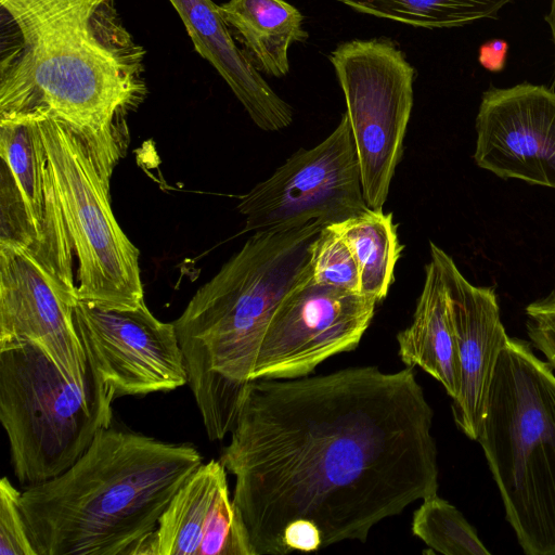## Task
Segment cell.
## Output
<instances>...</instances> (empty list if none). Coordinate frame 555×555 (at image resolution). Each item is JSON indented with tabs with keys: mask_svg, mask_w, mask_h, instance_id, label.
<instances>
[{
	"mask_svg": "<svg viewBox=\"0 0 555 555\" xmlns=\"http://www.w3.org/2000/svg\"><path fill=\"white\" fill-rule=\"evenodd\" d=\"M429 244L430 257L439 263L448 287L457 346L460 389L452 402V415L457 428L477 440L494 371L509 336L501 321L494 289L468 282L444 250Z\"/></svg>",
	"mask_w": 555,
	"mask_h": 555,
	"instance_id": "cell-15",
	"label": "cell"
},
{
	"mask_svg": "<svg viewBox=\"0 0 555 555\" xmlns=\"http://www.w3.org/2000/svg\"><path fill=\"white\" fill-rule=\"evenodd\" d=\"M508 49L509 46L504 39L488 40L479 47L478 61L489 72H502L506 66Z\"/></svg>",
	"mask_w": 555,
	"mask_h": 555,
	"instance_id": "cell-26",
	"label": "cell"
},
{
	"mask_svg": "<svg viewBox=\"0 0 555 555\" xmlns=\"http://www.w3.org/2000/svg\"><path fill=\"white\" fill-rule=\"evenodd\" d=\"M412 518V532L444 555H490L463 514L438 494L422 500Z\"/></svg>",
	"mask_w": 555,
	"mask_h": 555,
	"instance_id": "cell-22",
	"label": "cell"
},
{
	"mask_svg": "<svg viewBox=\"0 0 555 555\" xmlns=\"http://www.w3.org/2000/svg\"><path fill=\"white\" fill-rule=\"evenodd\" d=\"M21 494L8 477L0 481V555H37L21 509Z\"/></svg>",
	"mask_w": 555,
	"mask_h": 555,
	"instance_id": "cell-24",
	"label": "cell"
},
{
	"mask_svg": "<svg viewBox=\"0 0 555 555\" xmlns=\"http://www.w3.org/2000/svg\"><path fill=\"white\" fill-rule=\"evenodd\" d=\"M225 470L210 460L179 488L158 520L154 555H254Z\"/></svg>",
	"mask_w": 555,
	"mask_h": 555,
	"instance_id": "cell-16",
	"label": "cell"
},
{
	"mask_svg": "<svg viewBox=\"0 0 555 555\" xmlns=\"http://www.w3.org/2000/svg\"><path fill=\"white\" fill-rule=\"evenodd\" d=\"M73 311L88 370L116 399L188 384L173 322L158 320L145 301L135 309L119 310L77 300Z\"/></svg>",
	"mask_w": 555,
	"mask_h": 555,
	"instance_id": "cell-12",
	"label": "cell"
},
{
	"mask_svg": "<svg viewBox=\"0 0 555 555\" xmlns=\"http://www.w3.org/2000/svg\"><path fill=\"white\" fill-rule=\"evenodd\" d=\"M244 231L295 228L311 221L332 225L365 212L361 171L346 113L312 149H300L236 206Z\"/></svg>",
	"mask_w": 555,
	"mask_h": 555,
	"instance_id": "cell-9",
	"label": "cell"
},
{
	"mask_svg": "<svg viewBox=\"0 0 555 555\" xmlns=\"http://www.w3.org/2000/svg\"><path fill=\"white\" fill-rule=\"evenodd\" d=\"M545 22L547 23L550 30H551V36H552L553 46H554V56H555V0H551L548 13L545 15ZM554 65H555V61H554Z\"/></svg>",
	"mask_w": 555,
	"mask_h": 555,
	"instance_id": "cell-27",
	"label": "cell"
},
{
	"mask_svg": "<svg viewBox=\"0 0 555 555\" xmlns=\"http://www.w3.org/2000/svg\"><path fill=\"white\" fill-rule=\"evenodd\" d=\"M330 61L345 95L364 199L380 210L402 156L414 68L389 39L343 42Z\"/></svg>",
	"mask_w": 555,
	"mask_h": 555,
	"instance_id": "cell-8",
	"label": "cell"
},
{
	"mask_svg": "<svg viewBox=\"0 0 555 555\" xmlns=\"http://www.w3.org/2000/svg\"><path fill=\"white\" fill-rule=\"evenodd\" d=\"M377 302L361 293L317 283L310 267L274 310L257 351L251 379L309 376L328 358L356 349Z\"/></svg>",
	"mask_w": 555,
	"mask_h": 555,
	"instance_id": "cell-11",
	"label": "cell"
},
{
	"mask_svg": "<svg viewBox=\"0 0 555 555\" xmlns=\"http://www.w3.org/2000/svg\"><path fill=\"white\" fill-rule=\"evenodd\" d=\"M327 227L349 245L359 267L361 293L383 300L395 280V268L402 251L392 214L370 208Z\"/></svg>",
	"mask_w": 555,
	"mask_h": 555,
	"instance_id": "cell-20",
	"label": "cell"
},
{
	"mask_svg": "<svg viewBox=\"0 0 555 555\" xmlns=\"http://www.w3.org/2000/svg\"><path fill=\"white\" fill-rule=\"evenodd\" d=\"M117 0H0V119L52 117L86 140L111 181L126 116L147 94L146 51Z\"/></svg>",
	"mask_w": 555,
	"mask_h": 555,
	"instance_id": "cell-2",
	"label": "cell"
},
{
	"mask_svg": "<svg viewBox=\"0 0 555 555\" xmlns=\"http://www.w3.org/2000/svg\"><path fill=\"white\" fill-rule=\"evenodd\" d=\"M434 412L414 367L356 366L245 385L220 462L254 555H282L306 520L322 547L364 542L385 518L438 491Z\"/></svg>",
	"mask_w": 555,
	"mask_h": 555,
	"instance_id": "cell-1",
	"label": "cell"
},
{
	"mask_svg": "<svg viewBox=\"0 0 555 555\" xmlns=\"http://www.w3.org/2000/svg\"><path fill=\"white\" fill-rule=\"evenodd\" d=\"M527 334L555 370V288L545 297L530 302L526 309Z\"/></svg>",
	"mask_w": 555,
	"mask_h": 555,
	"instance_id": "cell-25",
	"label": "cell"
},
{
	"mask_svg": "<svg viewBox=\"0 0 555 555\" xmlns=\"http://www.w3.org/2000/svg\"><path fill=\"white\" fill-rule=\"evenodd\" d=\"M219 11L256 67L269 76H286L289 47L309 37L302 14L285 0H228Z\"/></svg>",
	"mask_w": 555,
	"mask_h": 555,
	"instance_id": "cell-19",
	"label": "cell"
},
{
	"mask_svg": "<svg viewBox=\"0 0 555 555\" xmlns=\"http://www.w3.org/2000/svg\"><path fill=\"white\" fill-rule=\"evenodd\" d=\"M0 243L34 256L77 296L75 253L35 118L0 119Z\"/></svg>",
	"mask_w": 555,
	"mask_h": 555,
	"instance_id": "cell-10",
	"label": "cell"
},
{
	"mask_svg": "<svg viewBox=\"0 0 555 555\" xmlns=\"http://www.w3.org/2000/svg\"><path fill=\"white\" fill-rule=\"evenodd\" d=\"M310 267L317 283L361 293L357 260L346 241L331 227H323L312 243Z\"/></svg>",
	"mask_w": 555,
	"mask_h": 555,
	"instance_id": "cell-23",
	"label": "cell"
},
{
	"mask_svg": "<svg viewBox=\"0 0 555 555\" xmlns=\"http://www.w3.org/2000/svg\"><path fill=\"white\" fill-rule=\"evenodd\" d=\"M398 354L406 366H420L437 379L451 399L460 389V363L446 280L430 257L411 324L397 335Z\"/></svg>",
	"mask_w": 555,
	"mask_h": 555,
	"instance_id": "cell-18",
	"label": "cell"
},
{
	"mask_svg": "<svg viewBox=\"0 0 555 555\" xmlns=\"http://www.w3.org/2000/svg\"><path fill=\"white\" fill-rule=\"evenodd\" d=\"M322 228L311 221L255 232L173 321L199 411L221 399L230 380L251 379L267 325L308 274L312 243Z\"/></svg>",
	"mask_w": 555,
	"mask_h": 555,
	"instance_id": "cell-4",
	"label": "cell"
},
{
	"mask_svg": "<svg viewBox=\"0 0 555 555\" xmlns=\"http://www.w3.org/2000/svg\"><path fill=\"white\" fill-rule=\"evenodd\" d=\"M202 464L192 443L101 429L67 470L22 492L37 555H142L171 499Z\"/></svg>",
	"mask_w": 555,
	"mask_h": 555,
	"instance_id": "cell-3",
	"label": "cell"
},
{
	"mask_svg": "<svg viewBox=\"0 0 555 555\" xmlns=\"http://www.w3.org/2000/svg\"><path fill=\"white\" fill-rule=\"evenodd\" d=\"M476 441L524 553L555 555V374L524 339L500 354Z\"/></svg>",
	"mask_w": 555,
	"mask_h": 555,
	"instance_id": "cell-5",
	"label": "cell"
},
{
	"mask_svg": "<svg viewBox=\"0 0 555 555\" xmlns=\"http://www.w3.org/2000/svg\"><path fill=\"white\" fill-rule=\"evenodd\" d=\"M77 300L30 250L0 243V348L36 345L69 379L88 386L92 374L74 320Z\"/></svg>",
	"mask_w": 555,
	"mask_h": 555,
	"instance_id": "cell-13",
	"label": "cell"
},
{
	"mask_svg": "<svg viewBox=\"0 0 555 555\" xmlns=\"http://www.w3.org/2000/svg\"><path fill=\"white\" fill-rule=\"evenodd\" d=\"M179 14L195 51L219 73L254 124L279 131L293 121V108L261 76L241 50L211 0H169Z\"/></svg>",
	"mask_w": 555,
	"mask_h": 555,
	"instance_id": "cell-17",
	"label": "cell"
},
{
	"mask_svg": "<svg viewBox=\"0 0 555 555\" xmlns=\"http://www.w3.org/2000/svg\"><path fill=\"white\" fill-rule=\"evenodd\" d=\"M115 399L93 375L88 386L69 379L36 345L0 348V421L18 481L27 488L67 470L112 425Z\"/></svg>",
	"mask_w": 555,
	"mask_h": 555,
	"instance_id": "cell-6",
	"label": "cell"
},
{
	"mask_svg": "<svg viewBox=\"0 0 555 555\" xmlns=\"http://www.w3.org/2000/svg\"><path fill=\"white\" fill-rule=\"evenodd\" d=\"M475 164L501 179L555 189V91L491 87L476 116Z\"/></svg>",
	"mask_w": 555,
	"mask_h": 555,
	"instance_id": "cell-14",
	"label": "cell"
},
{
	"mask_svg": "<svg viewBox=\"0 0 555 555\" xmlns=\"http://www.w3.org/2000/svg\"><path fill=\"white\" fill-rule=\"evenodd\" d=\"M352 10L413 27L452 28L496 18L514 0H336Z\"/></svg>",
	"mask_w": 555,
	"mask_h": 555,
	"instance_id": "cell-21",
	"label": "cell"
},
{
	"mask_svg": "<svg viewBox=\"0 0 555 555\" xmlns=\"http://www.w3.org/2000/svg\"><path fill=\"white\" fill-rule=\"evenodd\" d=\"M26 118V117H25ZM38 122L48 164L77 259V298L106 309L144 302L139 249L119 227L109 181L79 132L52 117Z\"/></svg>",
	"mask_w": 555,
	"mask_h": 555,
	"instance_id": "cell-7",
	"label": "cell"
}]
</instances>
